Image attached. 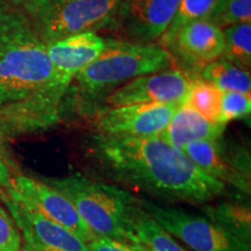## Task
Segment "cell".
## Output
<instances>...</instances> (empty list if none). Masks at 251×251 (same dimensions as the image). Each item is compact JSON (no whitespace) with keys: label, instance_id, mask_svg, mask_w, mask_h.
Here are the masks:
<instances>
[{"label":"cell","instance_id":"6da1fadb","mask_svg":"<svg viewBox=\"0 0 251 251\" xmlns=\"http://www.w3.org/2000/svg\"><path fill=\"white\" fill-rule=\"evenodd\" d=\"M83 148L90 166L103 179L162 201L203 205L227 191L161 137L117 139L93 133Z\"/></svg>","mask_w":251,"mask_h":251},{"label":"cell","instance_id":"7a4b0ae2","mask_svg":"<svg viewBox=\"0 0 251 251\" xmlns=\"http://www.w3.org/2000/svg\"><path fill=\"white\" fill-rule=\"evenodd\" d=\"M59 86L70 89L55 74L46 43L9 0H0V103Z\"/></svg>","mask_w":251,"mask_h":251},{"label":"cell","instance_id":"3957f363","mask_svg":"<svg viewBox=\"0 0 251 251\" xmlns=\"http://www.w3.org/2000/svg\"><path fill=\"white\" fill-rule=\"evenodd\" d=\"M43 181L70 200L94 235L139 244L134 225L142 208L140 198L129 191L79 174L46 178Z\"/></svg>","mask_w":251,"mask_h":251},{"label":"cell","instance_id":"277c9868","mask_svg":"<svg viewBox=\"0 0 251 251\" xmlns=\"http://www.w3.org/2000/svg\"><path fill=\"white\" fill-rule=\"evenodd\" d=\"M174 67V56L157 43L136 45L119 39H107L103 51L84 68L72 83L85 98H98L134 78Z\"/></svg>","mask_w":251,"mask_h":251},{"label":"cell","instance_id":"5b68a950","mask_svg":"<svg viewBox=\"0 0 251 251\" xmlns=\"http://www.w3.org/2000/svg\"><path fill=\"white\" fill-rule=\"evenodd\" d=\"M46 46L74 34L108 29L120 0H9Z\"/></svg>","mask_w":251,"mask_h":251},{"label":"cell","instance_id":"8992f818","mask_svg":"<svg viewBox=\"0 0 251 251\" xmlns=\"http://www.w3.org/2000/svg\"><path fill=\"white\" fill-rule=\"evenodd\" d=\"M140 202L147 214L191 250L250 251V247L243 244L205 215L193 214L174 207L158 206L147 199H140Z\"/></svg>","mask_w":251,"mask_h":251},{"label":"cell","instance_id":"52a82bcc","mask_svg":"<svg viewBox=\"0 0 251 251\" xmlns=\"http://www.w3.org/2000/svg\"><path fill=\"white\" fill-rule=\"evenodd\" d=\"M180 0H120L108 29L117 39L155 45L174 20Z\"/></svg>","mask_w":251,"mask_h":251},{"label":"cell","instance_id":"ba28073f","mask_svg":"<svg viewBox=\"0 0 251 251\" xmlns=\"http://www.w3.org/2000/svg\"><path fill=\"white\" fill-rule=\"evenodd\" d=\"M178 107L161 103L103 107L94 114V133L117 139L159 137Z\"/></svg>","mask_w":251,"mask_h":251},{"label":"cell","instance_id":"9c48e42d","mask_svg":"<svg viewBox=\"0 0 251 251\" xmlns=\"http://www.w3.org/2000/svg\"><path fill=\"white\" fill-rule=\"evenodd\" d=\"M70 89L55 87L26 99L0 103V142L54 127Z\"/></svg>","mask_w":251,"mask_h":251},{"label":"cell","instance_id":"30bf717a","mask_svg":"<svg viewBox=\"0 0 251 251\" xmlns=\"http://www.w3.org/2000/svg\"><path fill=\"white\" fill-rule=\"evenodd\" d=\"M193 77L174 67L134 78L105 97V107L133 103H161L180 106L185 102Z\"/></svg>","mask_w":251,"mask_h":251},{"label":"cell","instance_id":"8fae6325","mask_svg":"<svg viewBox=\"0 0 251 251\" xmlns=\"http://www.w3.org/2000/svg\"><path fill=\"white\" fill-rule=\"evenodd\" d=\"M8 192L23 200L40 214L51 220L89 243L97 235L87 227L74 205L64 194L42 179L18 175L13 177Z\"/></svg>","mask_w":251,"mask_h":251},{"label":"cell","instance_id":"7c38bea8","mask_svg":"<svg viewBox=\"0 0 251 251\" xmlns=\"http://www.w3.org/2000/svg\"><path fill=\"white\" fill-rule=\"evenodd\" d=\"M1 201L14 220L23 242L33 249L37 251H89L87 243L77 235L47 219L8 191Z\"/></svg>","mask_w":251,"mask_h":251},{"label":"cell","instance_id":"4fadbf2b","mask_svg":"<svg viewBox=\"0 0 251 251\" xmlns=\"http://www.w3.org/2000/svg\"><path fill=\"white\" fill-rule=\"evenodd\" d=\"M220 139L196 141L187 144L183 152L212 178L250 194L249 155L246 151L228 153Z\"/></svg>","mask_w":251,"mask_h":251},{"label":"cell","instance_id":"5bb4252c","mask_svg":"<svg viewBox=\"0 0 251 251\" xmlns=\"http://www.w3.org/2000/svg\"><path fill=\"white\" fill-rule=\"evenodd\" d=\"M224 46V30L208 19H202L184 25L164 48L175 59L184 63L188 74L197 76L192 72L200 74L206 65L221 57Z\"/></svg>","mask_w":251,"mask_h":251},{"label":"cell","instance_id":"9a60e30c","mask_svg":"<svg viewBox=\"0 0 251 251\" xmlns=\"http://www.w3.org/2000/svg\"><path fill=\"white\" fill-rule=\"evenodd\" d=\"M107 45L97 31H84L47 46L48 57L62 83L71 86L75 77L101 54Z\"/></svg>","mask_w":251,"mask_h":251},{"label":"cell","instance_id":"2e32d148","mask_svg":"<svg viewBox=\"0 0 251 251\" xmlns=\"http://www.w3.org/2000/svg\"><path fill=\"white\" fill-rule=\"evenodd\" d=\"M226 124L203 118L186 105L176 109L159 137L174 148L183 151L187 144L201 140H215L222 136Z\"/></svg>","mask_w":251,"mask_h":251},{"label":"cell","instance_id":"e0dca14e","mask_svg":"<svg viewBox=\"0 0 251 251\" xmlns=\"http://www.w3.org/2000/svg\"><path fill=\"white\" fill-rule=\"evenodd\" d=\"M203 214L238 241L251 247L250 206L240 201H225L203 207Z\"/></svg>","mask_w":251,"mask_h":251},{"label":"cell","instance_id":"ac0fdd59","mask_svg":"<svg viewBox=\"0 0 251 251\" xmlns=\"http://www.w3.org/2000/svg\"><path fill=\"white\" fill-rule=\"evenodd\" d=\"M199 76L221 92L250 93L251 91L250 71L243 70L221 57L206 65Z\"/></svg>","mask_w":251,"mask_h":251},{"label":"cell","instance_id":"d6986e66","mask_svg":"<svg viewBox=\"0 0 251 251\" xmlns=\"http://www.w3.org/2000/svg\"><path fill=\"white\" fill-rule=\"evenodd\" d=\"M222 92L200 76L193 77L183 105L188 106L203 118L214 122L221 121ZM224 124V122H222Z\"/></svg>","mask_w":251,"mask_h":251},{"label":"cell","instance_id":"ffe728a7","mask_svg":"<svg viewBox=\"0 0 251 251\" xmlns=\"http://www.w3.org/2000/svg\"><path fill=\"white\" fill-rule=\"evenodd\" d=\"M225 46L221 58L250 71L251 68V24L243 23L225 28Z\"/></svg>","mask_w":251,"mask_h":251},{"label":"cell","instance_id":"44dd1931","mask_svg":"<svg viewBox=\"0 0 251 251\" xmlns=\"http://www.w3.org/2000/svg\"><path fill=\"white\" fill-rule=\"evenodd\" d=\"M134 230L139 243L151 251H187L151 216L147 214L143 208L135 220Z\"/></svg>","mask_w":251,"mask_h":251},{"label":"cell","instance_id":"7402d4cb","mask_svg":"<svg viewBox=\"0 0 251 251\" xmlns=\"http://www.w3.org/2000/svg\"><path fill=\"white\" fill-rule=\"evenodd\" d=\"M218 2L219 0H180L170 27L158 40L157 45L165 47L172 39V36L177 33V30L184 25L192 23V21L208 19Z\"/></svg>","mask_w":251,"mask_h":251},{"label":"cell","instance_id":"603a6c76","mask_svg":"<svg viewBox=\"0 0 251 251\" xmlns=\"http://www.w3.org/2000/svg\"><path fill=\"white\" fill-rule=\"evenodd\" d=\"M208 20L221 29L251 21V0H219Z\"/></svg>","mask_w":251,"mask_h":251},{"label":"cell","instance_id":"cb8c5ba5","mask_svg":"<svg viewBox=\"0 0 251 251\" xmlns=\"http://www.w3.org/2000/svg\"><path fill=\"white\" fill-rule=\"evenodd\" d=\"M251 111V94L242 92H222L221 121L227 122L246 118Z\"/></svg>","mask_w":251,"mask_h":251},{"label":"cell","instance_id":"d4e9b609","mask_svg":"<svg viewBox=\"0 0 251 251\" xmlns=\"http://www.w3.org/2000/svg\"><path fill=\"white\" fill-rule=\"evenodd\" d=\"M23 237L14 220L0 206V251H21Z\"/></svg>","mask_w":251,"mask_h":251},{"label":"cell","instance_id":"484cf974","mask_svg":"<svg viewBox=\"0 0 251 251\" xmlns=\"http://www.w3.org/2000/svg\"><path fill=\"white\" fill-rule=\"evenodd\" d=\"M89 251H146L142 244L120 242L105 236H96L87 243Z\"/></svg>","mask_w":251,"mask_h":251},{"label":"cell","instance_id":"4316f807","mask_svg":"<svg viewBox=\"0 0 251 251\" xmlns=\"http://www.w3.org/2000/svg\"><path fill=\"white\" fill-rule=\"evenodd\" d=\"M13 177L11 166H9L7 158L5 157L1 147H0V200H2V198L7 194V191L13 181Z\"/></svg>","mask_w":251,"mask_h":251},{"label":"cell","instance_id":"83f0119b","mask_svg":"<svg viewBox=\"0 0 251 251\" xmlns=\"http://www.w3.org/2000/svg\"><path fill=\"white\" fill-rule=\"evenodd\" d=\"M21 251H37V250L33 249V248L28 246V244H26V243H24V242H23V247H21Z\"/></svg>","mask_w":251,"mask_h":251},{"label":"cell","instance_id":"f1b7e54d","mask_svg":"<svg viewBox=\"0 0 251 251\" xmlns=\"http://www.w3.org/2000/svg\"><path fill=\"white\" fill-rule=\"evenodd\" d=\"M146 251H151V250H150V249H148V248H147V247H146Z\"/></svg>","mask_w":251,"mask_h":251}]
</instances>
